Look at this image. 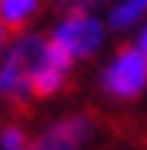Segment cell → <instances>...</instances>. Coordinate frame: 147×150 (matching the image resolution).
Listing matches in <instances>:
<instances>
[{
    "label": "cell",
    "mask_w": 147,
    "mask_h": 150,
    "mask_svg": "<svg viewBox=\"0 0 147 150\" xmlns=\"http://www.w3.org/2000/svg\"><path fill=\"white\" fill-rule=\"evenodd\" d=\"M97 93L114 107H127L147 97V54L134 40L114 47L97 67Z\"/></svg>",
    "instance_id": "1"
},
{
    "label": "cell",
    "mask_w": 147,
    "mask_h": 150,
    "mask_svg": "<svg viewBox=\"0 0 147 150\" xmlns=\"http://www.w3.org/2000/svg\"><path fill=\"white\" fill-rule=\"evenodd\" d=\"M47 0H0V23L10 33L33 30V20L44 13Z\"/></svg>",
    "instance_id": "7"
},
{
    "label": "cell",
    "mask_w": 147,
    "mask_h": 150,
    "mask_svg": "<svg viewBox=\"0 0 147 150\" xmlns=\"http://www.w3.org/2000/svg\"><path fill=\"white\" fill-rule=\"evenodd\" d=\"M131 40H134V43H137V47H141V50H144V54H147V20H144V23H141V27H137V30L131 33Z\"/></svg>",
    "instance_id": "10"
},
{
    "label": "cell",
    "mask_w": 147,
    "mask_h": 150,
    "mask_svg": "<svg viewBox=\"0 0 147 150\" xmlns=\"http://www.w3.org/2000/svg\"><path fill=\"white\" fill-rule=\"evenodd\" d=\"M147 20V0H114L104 10V23L110 33H134Z\"/></svg>",
    "instance_id": "6"
},
{
    "label": "cell",
    "mask_w": 147,
    "mask_h": 150,
    "mask_svg": "<svg viewBox=\"0 0 147 150\" xmlns=\"http://www.w3.org/2000/svg\"><path fill=\"white\" fill-rule=\"evenodd\" d=\"M47 43V33L20 30L7 43L0 57V100L10 107H27L33 100V74H37L40 50Z\"/></svg>",
    "instance_id": "2"
},
{
    "label": "cell",
    "mask_w": 147,
    "mask_h": 150,
    "mask_svg": "<svg viewBox=\"0 0 147 150\" xmlns=\"http://www.w3.org/2000/svg\"><path fill=\"white\" fill-rule=\"evenodd\" d=\"M97 117L90 110H67L33 130L27 150H90L97 140Z\"/></svg>",
    "instance_id": "4"
},
{
    "label": "cell",
    "mask_w": 147,
    "mask_h": 150,
    "mask_svg": "<svg viewBox=\"0 0 147 150\" xmlns=\"http://www.w3.org/2000/svg\"><path fill=\"white\" fill-rule=\"evenodd\" d=\"M47 37L74 64H84V60H94L107 50L110 30L104 23V13H57Z\"/></svg>",
    "instance_id": "3"
},
{
    "label": "cell",
    "mask_w": 147,
    "mask_h": 150,
    "mask_svg": "<svg viewBox=\"0 0 147 150\" xmlns=\"http://www.w3.org/2000/svg\"><path fill=\"white\" fill-rule=\"evenodd\" d=\"M110 150H134V147H124V144H120V147H110Z\"/></svg>",
    "instance_id": "12"
},
{
    "label": "cell",
    "mask_w": 147,
    "mask_h": 150,
    "mask_svg": "<svg viewBox=\"0 0 147 150\" xmlns=\"http://www.w3.org/2000/svg\"><path fill=\"white\" fill-rule=\"evenodd\" d=\"M10 37H13V33L7 30L4 23H0V57H4V50H7V43H10Z\"/></svg>",
    "instance_id": "11"
},
{
    "label": "cell",
    "mask_w": 147,
    "mask_h": 150,
    "mask_svg": "<svg viewBox=\"0 0 147 150\" xmlns=\"http://www.w3.org/2000/svg\"><path fill=\"white\" fill-rule=\"evenodd\" d=\"M33 130L23 120H4L0 123V150H27Z\"/></svg>",
    "instance_id": "8"
},
{
    "label": "cell",
    "mask_w": 147,
    "mask_h": 150,
    "mask_svg": "<svg viewBox=\"0 0 147 150\" xmlns=\"http://www.w3.org/2000/svg\"><path fill=\"white\" fill-rule=\"evenodd\" d=\"M77 64L64 54L60 47H54V40L47 37L44 50H40V60H37V74H33V100H54L67 90Z\"/></svg>",
    "instance_id": "5"
},
{
    "label": "cell",
    "mask_w": 147,
    "mask_h": 150,
    "mask_svg": "<svg viewBox=\"0 0 147 150\" xmlns=\"http://www.w3.org/2000/svg\"><path fill=\"white\" fill-rule=\"evenodd\" d=\"M57 13H104L114 0H50Z\"/></svg>",
    "instance_id": "9"
}]
</instances>
